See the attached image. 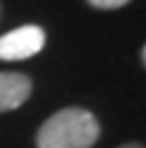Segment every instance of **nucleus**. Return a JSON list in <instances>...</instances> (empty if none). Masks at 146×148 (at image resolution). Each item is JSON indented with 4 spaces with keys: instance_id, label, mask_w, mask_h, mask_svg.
<instances>
[{
    "instance_id": "4",
    "label": "nucleus",
    "mask_w": 146,
    "mask_h": 148,
    "mask_svg": "<svg viewBox=\"0 0 146 148\" xmlns=\"http://www.w3.org/2000/svg\"><path fill=\"white\" fill-rule=\"evenodd\" d=\"M130 0H88V5L97 7V9H118V7H125Z\"/></svg>"
},
{
    "instance_id": "5",
    "label": "nucleus",
    "mask_w": 146,
    "mask_h": 148,
    "mask_svg": "<svg viewBox=\"0 0 146 148\" xmlns=\"http://www.w3.org/2000/svg\"><path fill=\"white\" fill-rule=\"evenodd\" d=\"M118 148H146V146H141V143H123Z\"/></svg>"
},
{
    "instance_id": "3",
    "label": "nucleus",
    "mask_w": 146,
    "mask_h": 148,
    "mask_svg": "<svg viewBox=\"0 0 146 148\" xmlns=\"http://www.w3.org/2000/svg\"><path fill=\"white\" fill-rule=\"evenodd\" d=\"M32 83L25 74L19 72H0V113L19 109L30 97Z\"/></svg>"
},
{
    "instance_id": "1",
    "label": "nucleus",
    "mask_w": 146,
    "mask_h": 148,
    "mask_svg": "<svg viewBox=\"0 0 146 148\" xmlns=\"http://www.w3.org/2000/svg\"><path fill=\"white\" fill-rule=\"evenodd\" d=\"M97 139V118L79 106L56 111L37 130V148H90Z\"/></svg>"
},
{
    "instance_id": "6",
    "label": "nucleus",
    "mask_w": 146,
    "mask_h": 148,
    "mask_svg": "<svg viewBox=\"0 0 146 148\" xmlns=\"http://www.w3.org/2000/svg\"><path fill=\"white\" fill-rule=\"evenodd\" d=\"M141 60H144V65H146V44H144V49H141Z\"/></svg>"
},
{
    "instance_id": "2",
    "label": "nucleus",
    "mask_w": 146,
    "mask_h": 148,
    "mask_svg": "<svg viewBox=\"0 0 146 148\" xmlns=\"http://www.w3.org/2000/svg\"><path fill=\"white\" fill-rule=\"evenodd\" d=\"M46 35L39 25H21L0 37V60H25L44 49Z\"/></svg>"
}]
</instances>
